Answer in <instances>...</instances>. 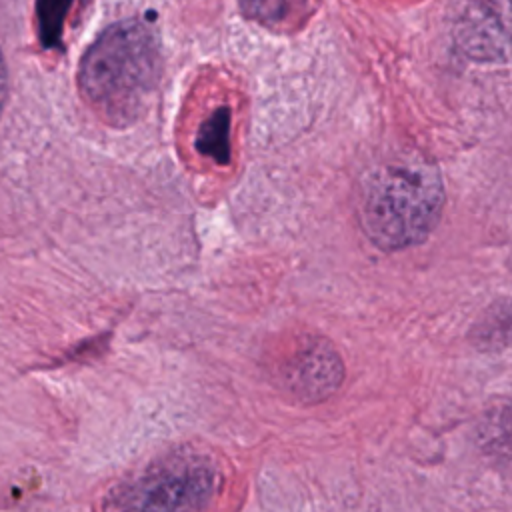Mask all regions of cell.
Returning <instances> with one entry per match:
<instances>
[{
	"mask_svg": "<svg viewBox=\"0 0 512 512\" xmlns=\"http://www.w3.org/2000/svg\"><path fill=\"white\" fill-rule=\"evenodd\" d=\"M160 40L144 20L108 26L86 50L78 84L94 112L112 126H128L160 80Z\"/></svg>",
	"mask_w": 512,
	"mask_h": 512,
	"instance_id": "6da1fadb",
	"label": "cell"
},
{
	"mask_svg": "<svg viewBox=\"0 0 512 512\" xmlns=\"http://www.w3.org/2000/svg\"><path fill=\"white\" fill-rule=\"evenodd\" d=\"M442 204L444 188L436 166L418 152H400L364 180L362 226L380 248H406L432 232Z\"/></svg>",
	"mask_w": 512,
	"mask_h": 512,
	"instance_id": "7a4b0ae2",
	"label": "cell"
},
{
	"mask_svg": "<svg viewBox=\"0 0 512 512\" xmlns=\"http://www.w3.org/2000/svg\"><path fill=\"white\" fill-rule=\"evenodd\" d=\"M214 492V472L204 464L180 462L110 498L106 512H200Z\"/></svg>",
	"mask_w": 512,
	"mask_h": 512,
	"instance_id": "3957f363",
	"label": "cell"
},
{
	"mask_svg": "<svg viewBox=\"0 0 512 512\" xmlns=\"http://www.w3.org/2000/svg\"><path fill=\"white\" fill-rule=\"evenodd\" d=\"M344 368L336 350L324 340H308L298 346L278 370L280 384L296 398L322 400L342 382Z\"/></svg>",
	"mask_w": 512,
	"mask_h": 512,
	"instance_id": "277c9868",
	"label": "cell"
},
{
	"mask_svg": "<svg viewBox=\"0 0 512 512\" xmlns=\"http://www.w3.org/2000/svg\"><path fill=\"white\" fill-rule=\"evenodd\" d=\"M196 148L200 154L212 158L218 164H226L230 158V110H214L200 126Z\"/></svg>",
	"mask_w": 512,
	"mask_h": 512,
	"instance_id": "5b68a950",
	"label": "cell"
},
{
	"mask_svg": "<svg viewBox=\"0 0 512 512\" xmlns=\"http://www.w3.org/2000/svg\"><path fill=\"white\" fill-rule=\"evenodd\" d=\"M308 0H244L246 14L266 26H284L296 22Z\"/></svg>",
	"mask_w": 512,
	"mask_h": 512,
	"instance_id": "8992f818",
	"label": "cell"
},
{
	"mask_svg": "<svg viewBox=\"0 0 512 512\" xmlns=\"http://www.w3.org/2000/svg\"><path fill=\"white\" fill-rule=\"evenodd\" d=\"M66 6H68V0H38V14H40L44 42L52 44L54 40H58Z\"/></svg>",
	"mask_w": 512,
	"mask_h": 512,
	"instance_id": "52a82bcc",
	"label": "cell"
},
{
	"mask_svg": "<svg viewBox=\"0 0 512 512\" xmlns=\"http://www.w3.org/2000/svg\"><path fill=\"white\" fill-rule=\"evenodd\" d=\"M6 98H8V68H6L4 56H2V52H0V114H2V110H4Z\"/></svg>",
	"mask_w": 512,
	"mask_h": 512,
	"instance_id": "ba28073f",
	"label": "cell"
}]
</instances>
